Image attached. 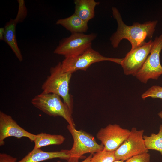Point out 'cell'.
I'll use <instances>...</instances> for the list:
<instances>
[{
  "label": "cell",
  "instance_id": "d4e9b609",
  "mask_svg": "<svg viewBox=\"0 0 162 162\" xmlns=\"http://www.w3.org/2000/svg\"><path fill=\"white\" fill-rule=\"evenodd\" d=\"M158 115L162 120V110L158 113Z\"/></svg>",
  "mask_w": 162,
  "mask_h": 162
},
{
  "label": "cell",
  "instance_id": "7a4b0ae2",
  "mask_svg": "<svg viewBox=\"0 0 162 162\" xmlns=\"http://www.w3.org/2000/svg\"><path fill=\"white\" fill-rule=\"evenodd\" d=\"M50 75L42 85V92L54 94L62 97L73 113V98L69 92V84L72 73L64 72L60 62L50 68Z\"/></svg>",
  "mask_w": 162,
  "mask_h": 162
},
{
  "label": "cell",
  "instance_id": "2e32d148",
  "mask_svg": "<svg viewBox=\"0 0 162 162\" xmlns=\"http://www.w3.org/2000/svg\"><path fill=\"white\" fill-rule=\"evenodd\" d=\"M65 140V137L60 134H51L41 132L36 134L34 142V148H39L50 145H59L62 144Z\"/></svg>",
  "mask_w": 162,
  "mask_h": 162
},
{
  "label": "cell",
  "instance_id": "5b68a950",
  "mask_svg": "<svg viewBox=\"0 0 162 162\" xmlns=\"http://www.w3.org/2000/svg\"><path fill=\"white\" fill-rule=\"evenodd\" d=\"M122 59L104 56L91 47L79 55L65 58L62 62V69L64 72L73 74L78 70L86 71L93 63L103 61L120 64Z\"/></svg>",
  "mask_w": 162,
  "mask_h": 162
},
{
  "label": "cell",
  "instance_id": "44dd1931",
  "mask_svg": "<svg viewBox=\"0 0 162 162\" xmlns=\"http://www.w3.org/2000/svg\"><path fill=\"white\" fill-rule=\"evenodd\" d=\"M124 162H150V154L148 152L134 156Z\"/></svg>",
  "mask_w": 162,
  "mask_h": 162
},
{
  "label": "cell",
  "instance_id": "6da1fadb",
  "mask_svg": "<svg viewBox=\"0 0 162 162\" xmlns=\"http://www.w3.org/2000/svg\"><path fill=\"white\" fill-rule=\"evenodd\" d=\"M112 9L113 16L117 23V30L110 38L113 48L118 47L121 41L126 39L130 42L131 45L130 50H132L144 44L147 38L152 37L158 20L147 21L143 23L134 22L132 25L128 26L123 22L117 8L113 7Z\"/></svg>",
  "mask_w": 162,
  "mask_h": 162
},
{
  "label": "cell",
  "instance_id": "9a60e30c",
  "mask_svg": "<svg viewBox=\"0 0 162 162\" xmlns=\"http://www.w3.org/2000/svg\"><path fill=\"white\" fill-rule=\"evenodd\" d=\"M17 23L14 19H11L5 26V33L4 40L11 48L20 62L23 59L16 38V26Z\"/></svg>",
  "mask_w": 162,
  "mask_h": 162
},
{
  "label": "cell",
  "instance_id": "ba28073f",
  "mask_svg": "<svg viewBox=\"0 0 162 162\" xmlns=\"http://www.w3.org/2000/svg\"><path fill=\"white\" fill-rule=\"evenodd\" d=\"M144 132L132 128L128 137L115 151V160L124 161L134 156L148 152L143 139Z\"/></svg>",
  "mask_w": 162,
  "mask_h": 162
},
{
  "label": "cell",
  "instance_id": "4fadbf2b",
  "mask_svg": "<svg viewBox=\"0 0 162 162\" xmlns=\"http://www.w3.org/2000/svg\"><path fill=\"white\" fill-rule=\"evenodd\" d=\"M74 3V14L84 21L88 22L94 17L95 7L99 2L94 0H75Z\"/></svg>",
  "mask_w": 162,
  "mask_h": 162
},
{
  "label": "cell",
  "instance_id": "d6986e66",
  "mask_svg": "<svg viewBox=\"0 0 162 162\" xmlns=\"http://www.w3.org/2000/svg\"><path fill=\"white\" fill-rule=\"evenodd\" d=\"M148 97L160 98L162 100V87L158 86H152L141 95V98L144 100Z\"/></svg>",
  "mask_w": 162,
  "mask_h": 162
},
{
  "label": "cell",
  "instance_id": "7c38bea8",
  "mask_svg": "<svg viewBox=\"0 0 162 162\" xmlns=\"http://www.w3.org/2000/svg\"><path fill=\"white\" fill-rule=\"evenodd\" d=\"M70 158L68 150L45 152L40 148H34L24 158L17 162H39L53 158H59L67 161Z\"/></svg>",
  "mask_w": 162,
  "mask_h": 162
},
{
  "label": "cell",
  "instance_id": "52a82bcc",
  "mask_svg": "<svg viewBox=\"0 0 162 162\" xmlns=\"http://www.w3.org/2000/svg\"><path fill=\"white\" fill-rule=\"evenodd\" d=\"M150 53L136 77L142 83H147L150 79L158 80L162 75V66L160 61L162 50V33L156 37Z\"/></svg>",
  "mask_w": 162,
  "mask_h": 162
},
{
  "label": "cell",
  "instance_id": "cb8c5ba5",
  "mask_svg": "<svg viewBox=\"0 0 162 162\" xmlns=\"http://www.w3.org/2000/svg\"><path fill=\"white\" fill-rule=\"evenodd\" d=\"M93 154H90L87 158H86L84 160L82 161L81 162H90L92 156ZM57 162H62L59 160H58ZM66 162H70L68 161H67Z\"/></svg>",
  "mask_w": 162,
  "mask_h": 162
},
{
  "label": "cell",
  "instance_id": "9c48e42d",
  "mask_svg": "<svg viewBox=\"0 0 162 162\" xmlns=\"http://www.w3.org/2000/svg\"><path fill=\"white\" fill-rule=\"evenodd\" d=\"M153 44V41L150 40L126 54L120 64L125 74L136 76L149 55Z\"/></svg>",
  "mask_w": 162,
  "mask_h": 162
},
{
  "label": "cell",
  "instance_id": "8992f818",
  "mask_svg": "<svg viewBox=\"0 0 162 162\" xmlns=\"http://www.w3.org/2000/svg\"><path fill=\"white\" fill-rule=\"evenodd\" d=\"M96 37L97 34L93 33H71L69 37L61 40L54 53L65 58L77 56L91 47L92 42Z\"/></svg>",
  "mask_w": 162,
  "mask_h": 162
},
{
  "label": "cell",
  "instance_id": "277c9868",
  "mask_svg": "<svg viewBox=\"0 0 162 162\" xmlns=\"http://www.w3.org/2000/svg\"><path fill=\"white\" fill-rule=\"evenodd\" d=\"M67 128L73 139L72 147L68 150L70 158L67 161L79 162V159L84 154H93L104 149V146L98 144L91 134L82 130H77L69 124Z\"/></svg>",
  "mask_w": 162,
  "mask_h": 162
},
{
  "label": "cell",
  "instance_id": "e0dca14e",
  "mask_svg": "<svg viewBox=\"0 0 162 162\" xmlns=\"http://www.w3.org/2000/svg\"><path fill=\"white\" fill-rule=\"evenodd\" d=\"M147 148L159 152L162 155V124L160 125L158 133H152L149 136L143 135Z\"/></svg>",
  "mask_w": 162,
  "mask_h": 162
},
{
  "label": "cell",
  "instance_id": "484cf974",
  "mask_svg": "<svg viewBox=\"0 0 162 162\" xmlns=\"http://www.w3.org/2000/svg\"><path fill=\"white\" fill-rule=\"evenodd\" d=\"M113 162H124V161L122 160H115Z\"/></svg>",
  "mask_w": 162,
  "mask_h": 162
},
{
  "label": "cell",
  "instance_id": "30bf717a",
  "mask_svg": "<svg viewBox=\"0 0 162 162\" xmlns=\"http://www.w3.org/2000/svg\"><path fill=\"white\" fill-rule=\"evenodd\" d=\"M130 130L117 124H110L98 132L96 137L101 142L104 149L115 151L128 138Z\"/></svg>",
  "mask_w": 162,
  "mask_h": 162
},
{
  "label": "cell",
  "instance_id": "603a6c76",
  "mask_svg": "<svg viewBox=\"0 0 162 162\" xmlns=\"http://www.w3.org/2000/svg\"><path fill=\"white\" fill-rule=\"evenodd\" d=\"M5 33V28L1 27L0 28V40H3Z\"/></svg>",
  "mask_w": 162,
  "mask_h": 162
},
{
  "label": "cell",
  "instance_id": "3957f363",
  "mask_svg": "<svg viewBox=\"0 0 162 162\" xmlns=\"http://www.w3.org/2000/svg\"><path fill=\"white\" fill-rule=\"evenodd\" d=\"M31 103L35 107L50 116L62 117L70 126L75 128L72 113L59 95L42 92L35 96Z\"/></svg>",
  "mask_w": 162,
  "mask_h": 162
},
{
  "label": "cell",
  "instance_id": "5bb4252c",
  "mask_svg": "<svg viewBox=\"0 0 162 162\" xmlns=\"http://www.w3.org/2000/svg\"><path fill=\"white\" fill-rule=\"evenodd\" d=\"M56 24L62 26L71 33H84L88 29V22L84 21L74 13L68 17L58 20Z\"/></svg>",
  "mask_w": 162,
  "mask_h": 162
},
{
  "label": "cell",
  "instance_id": "7402d4cb",
  "mask_svg": "<svg viewBox=\"0 0 162 162\" xmlns=\"http://www.w3.org/2000/svg\"><path fill=\"white\" fill-rule=\"evenodd\" d=\"M17 158L4 153L0 154V162H17Z\"/></svg>",
  "mask_w": 162,
  "mask_h": 162
},
{
  "label": "cell",
  "instance_id": "8fae6325",
  "mask_svg": "<svg viewBox=\"0 0 162 162\" xmlns=\"http://www.w3.org/2000/svg\"><path fill=\"white\" fill-rule=\"evenodd\" d=\"M10 136H14L18 139L26 137L32 142L34 140L36 134L26 130L20 126L11 116L0 111V146L4 145V140Z\"/></svg>",
  "mask_w": 162,
  "mask_h": 162
},
{
  "label": "cell",
  "instance_id": "ffe728a7",
  "mask_svg": "<svg viewBox=\"0 0 162 162\" xmlns=\"http://www.w3.org/2000/svg\"><path fill=\"white\" fill-rule=\"evenodd\" d=\"M19 8L16 18L14 19L17 23L22 22L27 16V11L23 0H18Z\"/></svg>",
  "mask_w": 162,
  "mask_h": 162
},
{
  "label": "cell",
  "instance_id": "ac0fdd59",
  "mask_svg": "<svg viewBox=\"0 0 162 162\" xmlns=\"http://www.w3.org/2000/svg\"><path fill=\"white\" fill-rule=\"evenodd\" d=\"M115 152L104 149L93 154L90 162H113L115 160Z\"/></svg>",
  "mask_w": 162,
  "mask_h": 162
}]
</instances>
